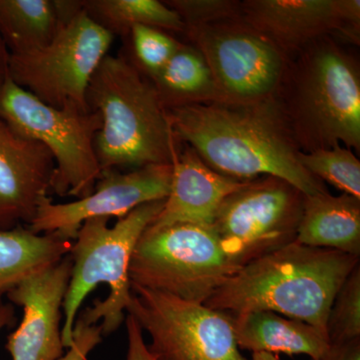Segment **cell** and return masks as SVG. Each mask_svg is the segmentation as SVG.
<instances>
[{
  "instance_id": "obj_1",
  "label": "cell",
  "mask_w": 360,
  "mask_h": 360,
  "mask_svg": "<svg viewBox=\"0 0 360 360\" xmlns=\"http://www.w3.org/2000/svg\"><path fill=\"white\" fill-rule=\"evenodd\" d=\"M167 113L176 141L220 174L239 181L277 177L304 195L329 193L300 163V149L276 96L186 104Z\"/></svg>"
},
{
  "instance_id": "obj_2",
  "label": "cell",
  "mask_w": 360,
  "mask_h": 360,
  "mask_svg": "<svg viewBox=\"0 0 360 360\" xmlns=\"http://www.w3.org/2000/svg\"><path fill=\"white\" fill-rule=\"evenodd\" d=\"M359 260L295 241L240 267L205 305L227 314L276 312L305 322L328 338L331 304Z\"/></svg>"
},
{
  "instance_id": "obj_3",
  "label": "cell",
  "mask_w": 360,
  "mask_h": 360,
  "mask_svg": "<svg viewBox=\"0 0 360 360\" xmlns=\"http://www.w3.org/2000/svg\"><path fill=\"white\" fill-rule=\"evenodd\" d=\"M349 45L323 37L288 60L274 96L302 153L338 144L359 153V63Z\"/></svg>"
},
{
  "instance_id": "obj_4",
  "label": "cell",
  "mask_w": 360,
  "mask_h": 360,
  "mask_svg": "<svg viewBox=\"0 0 360 360\" xmlns=\"http://www.w3.org/2000/svg\"><path fill=\"white\" fill-rule=\"evenodd\" d=\"M87 106L103 125L94 146L101 172L172 165L179 141L158 90L127 53L108 54L90 79Z\"/></svg>"
},
{
  "instance_id": "obj_5",
  "label": "cell",
  "mask_w": 360,
  "mask_h": 360,
  "mask_svg": "<svg viewBox=\"0 0 360 360\" xmlns=\"http://www.w3.org/2000/svg\"><path fill=\"white\" fill-rule=\"evenodd\" d=\"M165 200L144 203L110 226L108 217L85 220L70 252L72 267L63 300V343L70 347L78 311L86 296L99 284H108L110 295L97 300L78 316L89 324L101 322L103 335L122 326L131 302L129 265L137 241L162 210Z\"/></svg>"
},
{
  "instance_id": "obj_6",
  "label": "cell",
  "mask_w": 360,
  "mask_h": 360,
  "mask_svg": "<svg viewBox=\"0 0 360 360\" xmlns=\"http://www.w3.org/2000/svg\"><path fill=\"white\" fill-rule=\"evenodd\" d=\"M208 225L149 224L132 253V285L205 304L238 270Z\"/></svg>"
},
{
  "instance_id": "obj_7",
  "label": "cell",
  "mask_w": 360,
  "mask_h": 360,
  "mask_svg": "<svg viewBox=\"0 0 360 360\" xmlns=\"http://www.w3.org/2000/svg\"><path fill=\"white\" fill-rule=\"evenodd\" d=\"M0 120L49 149L56 163L52 193L80 200L94 191L101 174L94 146L103 125L98 113L52 108L8 77L0 89Z\"/></svg>"
},
{
  "instance_id": "obj_8",
  "label": "cell",
  "mask_w": 360,
  "mask_h": 360,
  "mask_svg": "<svg viewBox=\"0 0 360 360\" xmlns=\"http://www.w3.org/2000/svg\"><path fill=\"white\" fill-rule=\"evenodd\" d=\"M113 39L82 7L61 25L51 44L30 53L9 56V77L52 108L89 110L90 79Z\"/></svg>"
},
{
  "instance_id": "obj_9",
  "label": "cell",
  "mask_w": 360,
  "mask_h": 360,
  "mask_svg": "<svg viewBox=\"0 0 360 360\" xmlns=\"http://www.w3.org/2000/svg\"><path fill=\"white\" fill-rule=\"evenodd\" d=\"M304 194L285 180H250L229 194L212 227L229 259L238 269L295 243Z\"/></svg>"
},
{
  "instance_id": "obj_10",
  "label": "cell",
  "mask_w": 360,
  "mask_h": 360,
  "mask_svg": "<svg viewBox=\"0 0 360 360\" xmlns=\"http://www.w3.org/2000/svg\"><path fill=\"white\" fill-rule=\"evenodd\" d=\"M181 34L205 59L224 101L276 96L290 59L240 18L186 26Z\"/></svg>"
},
{
  "instance_id": "obj_11",
  "label": "cell",
  "mask_w": 360,
  "mask_h": 360,
  "mask_svg": "<svg viewBox=\"0 0 360 360\" xmlns=\"http://www.w3.org/2000/svg\"><path fill=\"white\" fill-rule=\"evenodd\" d=\"M127 314L150 336L156 360H248L224 312L132 285Z\"/></svg>"
},
{
  "instance_id": "obj_12",
  "label": "cell",
  "mask_w": 360,
  "mask_h": 360,
  "mask_svg": "<svg viewBox=\"0 0 360 360\" xmlns=\"http://www.w3.org/2000/svg\"><path fill=\"white\" fill-rule=\"evenodd\" d=\"M172 179V165H146L127 172L116 168L103 170L86 198L58 205L49 195L42 196L27 227L37 234L56 233L73 241L85 220L122 219L144 203L167 200Z\"/></svg>"
},
{
  "instance_id": "obj_13",
  "label": "cell",
  "mask_w": 360,
  "mask_h": 360,
  "mask_svg": "<svg viewBox=\"0 0 360 360\" xmlns=\"http://www.w3.org/2000/svg\"><path fill=\"white\" fill-rule=\"evenodd\" d=\"M239 18L288 59L326 37L359 45V0H245Z\"/></svg>"
},
{
  "instance_id": "obj_14",
  "label": "cell",
  "mask_w": 360,
  "mask_h": 360,
  "mask_svg": "<svg viewBox=\"0 0 360 360\" xmlns=\"http://www.w3.org/2000/svg\"><path fill=\"white\" fill-rule=\"evenodd\" d=\"M70 253L58 264L25 279L8 295L22 309L20 326L7 338L13 360H58L63 355L61 311L71 276Z\"/></svg>"
},
{
  "instance_id": "obj_15",
  "label": "cell",
  "mask_w": 360,
  "mask_h": 360,
  "mask_svg": "<svg viewBox=\"0 0 360 360\" xmlns=\"http://www.w3.org/2000/svg\"><path fill=\"white\" fill-rule=\"evenodd\" d=\"M56 163L44 144L0 120V231L30 225L49 195Z\"/></svg>"
},
{
  "instance_id": "obj_16",
  "label": "cell",
  "mask_w": 360,
  "mask_h": 360,
  "mask_svg": "<svg viewBox=\"0 0 360 360\" xmlns=\"http://www.w3.org/2000/svg\"><path fill=\"white\" fill-rule=\"evenodd\" d=\"M172 165L169 194L150 224L188 222L212 226L222 201L248 182L214 172L193 148L181 142L177 144Z\"/></svg>"
},
{
  "instance_id": "obj_17",
  "label": "cell",
  "mask_w": 360,
  "mask_h": 360,
  "mask_svg": "<svg viewBox=\"0 0 360 360\" xmlns=\"http://www.w3.org/2000/svg\"><path fill=\"white\" fill-rule=\"evenodd\" d=\"M224 314L240 349L252 354H304L312 360L321 359L328 352V338L305 322L266 310Z\"/></svg>"
},
{
  "instance_id": "obj_18",
  "label": "cell",
  "mask_w": 360,
  "mask_h": 360,
  "mask_svg": "<svg viewBox=\"0 0 360 360\" xmlns=\"http://www.w3.org/2000/svg\"><path fill=\"white\" fill-rule=\"evenodd\" d=\"M296 243L360 257V200L342 193L304 195Z\"/></svg>"
},
{
  "instance_id": "obj_19",
  "label": "cell",
  "mask_w": 360,
  "mask_h": 360,
  "mask_svg": "<svg viewBox=\"0 0 360 360\" xmlns=\"http://www.w3.org/2000/svg\"><path fill=\"white\" fill-rule=\"evenodd\" d=\"M82 8L72 0H0V35L11 56L39 51Z\"/></svg>"
},
{
  "instance_id": "obj_20",
  "label": "cell",
  "mask_w": 360,
  "mask_h": 360,
  "mask_svg": "<svg viewBox=\"0 0 360 360\" xmlns=\"http://www.w3.org/2000/svg\"><path fill=\"white\" fill-rule=\"evenodd\" d=\"M72 243L56 233H34L26 225L0 231V307L18 284L58 264Z\"/></svg>"
},
{
  "instance_id": "obj_21",
  "label": "cell",
  "mask_w": 360,
  "mask_h": 360,
  "mask_svg": "<svg viewBox=\"0 0 360 360\" xmlns=\"http://www.w3.org/2000/svg\"><path fill=\"white\" fill-rule=\"evenodd\" d=\"M150 79L165 110L224 101L200 52L182 41L165 68Z\"/></svg>"
},
{
  "instance_id": "obj_22",
  "label": "cell",
  "mask_w": 360,
  "mask_h": 360,
  "mask_svg": "<svg viewBox=\"0 0 360 360\" xmlns=\"http://www.w3.org/2000/svg\"><path fill=\"white\" fill-rule=\"evenodd\" d=\"M82 7L92 20L115 37L129 39L135 25L180 34L184 30L179 14L158 0H82Z\"/></svg>"
},
{
  "instance_id": "obj_23",
  "label": "cell",
  "mask_w": 360,
  "mask_h": 360,
  "mask_svg": "<svg viewBox=\"0 0 360 360\" xmlns=\"http://www.w3.org/2000/svg\"><path fill=\"white\" fill-rule=\"evenodd\" d=\"M300 160L316 179L360 200V161L352 149L338 144L311 153L300 151Z\"/></svg>"
},
{
  "instance_id": "obj_24",
  "label": "cell",
  "mask_w": 360,
  "mask_h": 360,
  "mask_svg": "<svg viewBox=\"0 0 360 360\" xmlns=\"http://www.w3.org/2000/svg\"><path fill=\"white\" fill-rule=\"evenodd\" d=\"M329 345L360 338V264L336 293L326 323Z\"/></svg>"
},
{
  "instance_id": "obj_25",
  "label": "cell",
  "mask_w": 360,
  "mask_h": 360,
  "mask_svg": "<svg viewBox=\"0 0 360 360\" xmlns=\"http://www.w3.org/2000/svg\"><path fill=\"white\" fill-rule=\"evenodd\" d=\"M129 39L132 46L130 58L149 77L165 68L181 44L163 30L146 25L134 26Z\"/></svg>"
},
{
  "instance_id": "obj_26",
  "label": "cell",
  "mask_w": 360,
  "mask_h": 360,
  "mask_svg": "<svg viewBox=\"0 0 360 360\" xmlns=\"http://www.w3.org/2000/svg\"><path fill=\"white\" fill-rule=\"evenodd\" d=\"M186 26L203 25L240 16V1L234 0H167Z\"/></svg>"
},
{
  "instance_id": "obj_27",
  "label": "cell",
  "mask_w": 360,
  "mask_h": 360,
  "mask_svg": "<svg viewBox=\"0 0 360 360\" xmlns=\"http://www.w3.org/2000/svg\"><path fill=\"white\" fill-rule=\"evenodd\" d=\"M101 324H89L78 316L72 331V341L68 352L58 360H86L87 356L103 341Z\"/></svg>"
},
{
  "instance_id": "obj_28",
  "label": "cell",
  "mask_w": 360,
  "mask_h": 360,
  "mask_svg": "<svg viewBox=\"0 0 360 360\" xmlns=\"http://www.w3.org/2000/svg\"><path fill=\"white\" fill-rule=\"evenodd\" d=\"M125 326L129 340L127 360H156L149 350L148 345L144 340L143 331L134 317L127 314L125 317Z\"/></svg>"
},
{
  "instance_id": "obj_29",
  "label": "cell",
  "mask_w": 360,
  "mask_h": 360,
  "mask_svg": "<svg viewBox=\"0 0 360 360\" xmlns=\"http://www.w3.org/2000/svg\"><path fill=\"white\" fill-rule=\"evenodd\" d=\"M319 360H360V338L329 345L328 352Z\"/></svg>"
},
{
  "instance_id": "obj_30",
  "label": "cell",
  "mask_w": 360,
  "mask_h": 360,
  "mask_svg": "<svg viewBox=\"0 0 360 360\" xmlns=\"http://www.w3.org/2000/svg\"><path fill=\"white\" fill-rule=\"evenodd\" d=\"M9 54L1 35H0V89L9 77Z\"/></svg>"
},
{
  "instance_id": "obj_31",
  "label": "cell",
  "mask_w": 360,
  "mask_h": 360,
  "mask_svg": "<svg viewBox=\"0 0 360 360\" xmlns=\"http://www.w3.org/2000/svg\"><path fill=\"white\" fill-rule=\"evenodd\" d=\"M15 321V310L11 303H4L0 307V331L13 326Z\"/></svg>"
},
{
  "instance_id": "obj_32",
  "label": "cell",
  "mask_w": 360,
  "mask_h": 360,
  "mask_svg": "<svg viewBox=\"0 0 360 360\" xmlns=\"http://www.w3.org/2000/svg\"><path fill=\"white\" fill-rule=\"evenodd\" d=\"M250 360H281L276 354H269V352H253L251 354Z\"/></svg>"
}]
</instances>
